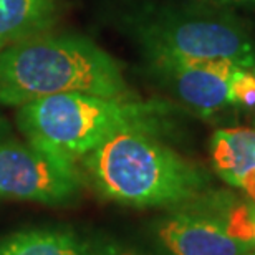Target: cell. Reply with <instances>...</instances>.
Wrapping results in <instances>:
<instances>
[{
	"mask_svg": "<svg viewBox=\"0 0 255 255\" xmlns=\"http://www.w3.org/2000/svg\"><path fill=\"white\" fill-rule=\"evenodd\" d=\"M78 166L100 197L129 207L172 209L211 186L201 166L157 139L156 131L137 128L108 137Z\"/></svg>",
	"mask_w": 255,
	"mask_h": 255,
	"instance_id": "cell-1",
	"label": "cell"
},
{
	"mask_svg": "<svg viewBox=\"0 0 255 255\" xmlns=\"http://www.w3.org/2000/svg\"><path fill=\"white\" fill-rule=\"evenodd\" d=\"M65 93L134 98L120 63L85 37L42 32L0 52V105Z\"/></svg>",
	"mask_w": 255,
	"mask_h": 255,
	"instance_id": "cell-2",
	"label": "cell"
},
{
	"mask_svg": "<svg viewBox=\"0 0 255 255\" xmlns=\"http://www.w3.org/2000/svg\"><path fill=\"white\" fill-rule=\"evenodd\" d=\"M167 113L169 106L161 101L65 93L18 106L17 126L30 144L78 164L120 131L157 132Z\"/></svg>",
	"mask_w": 255,
	"mask_h": 255,
	"instance_id": "cell-3",
	"label": "cell"
},
{
	"mask_svg": "<svg viewBox=\"0 0 255 255\" xmlns=\"http://www.w3.org/2000/svg\"><path fill=\"white\" fill-rule=\"evenodd\" d=\"M147 62H231L251 70L255 42L236 17L212 10L161 12L137 27Z\"/></svg>",
	"mask_w": 255,
	"mask_h": 255,
	"instance_id": "cell-4",
	"label": "cell"
},
{
	"mask_svg": "<svg viewBox=\"0 0 255 255\" xmlns=\"http://www.w3.org/2000/svg\"><path fill=\"white\" fill-rule=\"evenodd\" d=\"M167 255H251L255 252V202L204 192L169 209L154 224Z\"/></svg>",
	"mask_w": 255,
	"mask_h": 255,
	"instance_id": "cell-5",
	"label": "cell"
},
{
	"mask_svg": "<svg viewBox=\"0 0 255 255\" xmlns=\"http://www.w3.org/2000/svg\"><path fill=\"white\" fill-rule=\"evenodd\" d=\"M85 184L80 166L48 154L28 141L0 139V199L66 206Z\"/></svg>",
	"mask_w": 255,
	"mask_h": 255,
	"instance_id": "cell-6",
	"label": "cell"
},
{
	"mask_svg": "<svg viewBox=\"0 0 255 255\" xmlns=\"http://www.w3.org/2000/svg\"><path fill=\"white\" fill-rule=\"evenodd\" d=\"M149 65L172 95L199 115H214L231 105L229 81L239 68L231 62H152Z\"/></svg>",
	"mask_w": 255,
	"mask_h": 255,
	"instance_id": "cell-7",
	"label": "cell"
},
{
	"mask_svg": "<svg viewBox=\"0 0 255 255\" xmlns=\"http://www.w3.org/2000/svg\"><path fill=\"white\" fill-rule=\"evenodd\" d=\"M214 171L222 181L241 189L255 202V131L251 128H224L211 139Z\"/></svg>",
	"mask_w": 255,
	"mask_h": 255,
	"instance_id": "cell-8",
	"label": "cell"
},
{
	"mask_svg": "<svg viewBox=\"0 0 255 255\" xmlns=\"http://www.w3.org/2000/svg\"><path fill=\"white\" fill-rule=\"evenodd\" d=\"M57 0H0V52L8 45L50 28Z\"/></svg>",
	"mask_w": 255,
	"mask_h": 255,
	"instance_id": "cell-9",
	"label": "cell"
},
{
	"mask_svg": "<svg viewBox=\"0 0 255 255\" xmlns=\"http://www.w3.org/2000/svg\"><path fill=\"white\" fill-rule=\"evenodd\" d=\"M0 255H86L83 239L70 229L33 227L0 239Z\"/></svg>",
	"mask_w": 255,
	"mask_h": 255,
	"instance_id": "cell-10",
	"label": "cell"
},
{
	"mask_svg": "<svg viewBox=\"0 0 255 255\" xmlns=\"http://www.w3.org/2000/svg\"><path fill=\"white\" fill-rule=\"evenodd\" d=\"M229 103L254 108L255 106V75L246 68H237L229 81Z\"/></svg>",
	"mask_w": 255,
	"mask_h": 255,
	"instance_id": "cell-11",
	"label": "cell"
},
{
	"mask_svg": "<svg viewBox=\"0 0 255 255\" xmlns=\"http://www.w3.org/2000/svg\"><path fill=\"white\" fill-rule=\"evenodd\" d=\"M86 255H147L136 247L108 237L83 239Z\"/></svg>",
	"mask_w": 255,
	"mask_h": 255,
	"instance_id": "cell-12",
	"label": "cell"
},
{
	"mask_svg": "<svg viewBox=\"0 0 255 255\" xmlns=\"http://www.w3.org/2000/svg\"><path fill=\"white\" fill-rule=\"evenodd\" d=\"M237 2H246V3H254L255 5V0H237Z\"/></svg>",
	"mask_w": 255,
	"mask_h": 255,
	"instance_id": "cell-13",
	"label": "cell"
},
{
	"mask_svg": "<svg viewBox=\"0 0 255 255\" xmlns=\"http://www.w3.org/2000/svg\"><path fill=\"white\" fill-rule=\"evenodd\" d=\"M254 75H255V63H254Z\"/></svg>",
	"mask_w": 255,
	"mask_h": 255,
	"instance_id": "cell-14",
	"label": "cell"
},
{
	"mask_svg": "<svg viewBox=\"0 0 255 255\" xmlns=\"http://www.w3.org/2000/svg\"><path fill=\"white\" fill-rule=\"evenodd\" d=\"M251 255H255V252H254V254H251Z\"/></svg>",
	"mask_w": 255,
	"mask_h": 255,
	"instance_id": "cell-15",
	"label": "cell"
}]
</instances>
